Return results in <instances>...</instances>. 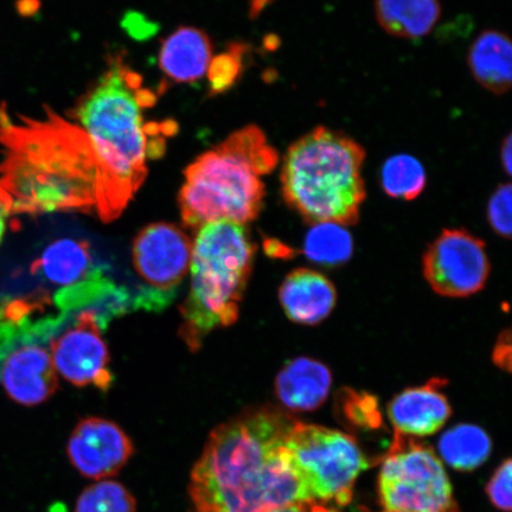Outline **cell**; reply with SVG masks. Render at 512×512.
<instances>
[{"mask_svg": "<svg viewBox=\"0 0 512 512\" xmlns=\"http://www.w3.org/2000/svg\"><path fill=\"white\" fill-rule=\"evenodd\" d=\"M279 299L292 322L315 325L334 310L337 293L323 274L299 268L287 275L280 287Z\"/></svg>", "mask_w": 512, "mask_h": 512, "instance_id": "15", "label": "cell"}, {"mask_svg": "<svg viewBox=\"0 0 512 512\" xmlns=\"http://www.w3.org/2000/svg\"><path fill=\"white\" fill-rule=\"evenodd\" d=\"M384 512H399V511H384Z\"/></svg>", "mask_w": 512, "mask_h": 512, "instance_id": "32", "label": "cell"}, {"mask_svg": "<svg viewBox=\"0 0 512 512\" xmlns=\"http://www.w3.org/2000/svg\"><path fill=\"white\" fill-rule=\"evenodd\" d=\"M67 453L80 475L100 480L123 470L133 457L134 446L114 422L88 418L81 420L70 435Z\"/></svg>", "mask_w": 512, "mask_h": 512, "instance_id": "12", "label": "cell"}, {"mask_svg": "<svg viewBox=\"0 0 512 512\" xmlns=\"http://www.w3.org/2000/svg\"><path fill=\"white\" fill-rule=\"evenodd\" d=\"M512 46L509 36L486 30L472 43L467 64L473 78L486 91L502 95L509 91L512 75Z\"/></svg>", "mask_w": 512, "mask_h": 512, "instance_id": "18", "label": "cell"}, {"mask_svg": "<svg viewBox=\"0 0 512 512\" xmlns=\"http://www.w3.org/2000/svg\"><path fill=\"white\" fill-rule=\"evenodd\" d=\"M366 151L341 132L319 126L294 142L281 169L286 203L307 222L349 226L366 200Z\"/></svg>", "mask_w": 512, "mask_h": 512, "instance_id": "5", "label": "cell"}, {"mask_svg": "<svg viewBox=\"0 0 512 512\" xmlns=\"http://www.w3.org/2000/svg\"><path fill=\"white\" fill-rule=\"evenodd\" d=\"M277 150L256 126L236 131L185 171L179 194L182 220L191 229L232 221L246 224L264 207L262 176L277 168Z\"/></svg>", "mask_w": 512, "mask_h": 512, "instance_id": "4", "label": "cell"}, {"mask_svg": "<svg viewBox=\"0 0 512 512\" xmlns=\"http://www.w3.org/2000/svg\"><path fill=\"white\" fill-rule=\"evenodd\" d=\"M254 251L246 224L219 221L197 229L191 287L181 309V337L192 351L201 348L209 332L238 320Z\"/></svg>", "mask_w": 512, "mask_h": 512, "instance_id": "6", "label": "cell"}, {"mask_svg": "<svg viewBox=\"0 0 512 512\" xmlns=\"http://www.w3.org/2000/svg\"><path fill=\"white\" fill-rule=\"evenodd\" d=\"M444 386L445 381L434 379L396 395L388 406L395 433L411 438L439 432L452 414L450 403L440 390Z\"/></svg>", "mask_w": 512, "mask_h": 512, "instance_id": "14", "label": "cell"}, {"mask_svg": "<svg viewBox=\"0 0 512 512\" xmlns=\"http://www.w3.org/2000/svg\"><path fill=\"white\" fill-rule=\"evenodd\" d=\"M502 163L504 166L505 172H507L508 175L511 174V163H512V142H511V136L505 138L503 146H502Z\"/></svg>", "mask_w": 512, "mask_h": 512, "instance_id": "31", "label": "cell"}, {"mask_svg": "<svg viewBox=\"0 0 512 512\" xmlns=\"http://www.w3.org/2000/svg\"><path fill=\"white\" fill-rule=\"evenodd\" d=\"M302 502L345 507L370 463L356 440L330 428L296 421L285 441Z\"/></svg>", "mask_w": 512, "mask_h": 512, "instance_id": "7", "label": "cell"}, {"mask_svg": "<svg viewBox=\"0 0 512 512\" xmlns=\"http://www.w3.org/2000/svg\"><path fill=\"white\" fill-rule=\"evenodd\" d=\"M50 354L57 373L74 386L111 388L110 354L95 310L79 313L74 325L50 342Z\"/></svg>", "mask_w": 512, "mask_h": 512, "instance_id": "10", "label": "cell"}, {"mask_svg": "<svg viewBox=\"0 0 512 512\" xmlns=\"http://www.w3.org/2000/svg\"><path fill=\"white\" fill-rule=\"evenodd\" d=\"M75 512H137V501L123 484L105 480L82 491Z\"/></svg>", "mask_w": 512, "mask_h": 512, "instance_id": "24", "label": "cell"}, {"mask_svg": "<svg viewBox=\"0 0 512 512\" xmlns=\"http://www.w3.org/2000/svg\"><path fill=\"white\" fill-rule=\"evenodd\" d=\"M494 360L499 367L510 369L511 347L509 334L503 335V341H499L495 349Z\"/></svg>", "mask_w": 512, "mask_h": 512, "instance_id": "29", "label": "cell"}, {"mask_svg": "<svg viewBox=\"0 0 512 512\" xmlns=\"http://www.w3.org/2000/svg\"><path fill=\"white\" fill-rule=\"evenodd\" d=\"M96 271L88 243L68 238L51 243L31 266L32 273L63 288L83 283Z\"/></svg>", "mask_w": 512, "mask_h": 512, "instance_id": "19", "label": "cell"}, {"mask_svg": "<svg viewBox=\"0 0 512 512\" xmlns=\"http://www.w3.org/2000/svg\"><path fill=\"white\" fill-rule=\"evenodd\" d=\"M245 48L236 46L227 53L213 57L208 69L209 82L213 93H223L234 86L242 72V57Z\"/></svg>", "mask_w": 512, "mask_h": 512, "instance_id": "25", "label": "cell"}, {"mask_svg": "<svg viewBox=\"0 0 512 512\" xmlns=\"http://www.w3.org/2000/svg\"><path fill=\"white\" fill-rule=\"evenodd\" d=\"M511 185L503 184L491 196L488 206V219L492 229L509 239L511 236Z\"/></svg>", "mask_w": 512, "mask_h": 512, "instance_id": "26", "label": "cell"}, {"mask_svg": "<svg viewBox=\"0 0 512 512\" xmlns=\"http://www.w3.org/2000/svg\"><path fill=\"white\" fill-rule=\"evenodd\" d=\"M44 343L16 345L0 361V383L12 400L37 406L56 392L57 371Z\"/></svg>", "mask_w": 512, "mask_h": 512, "instance_id": "13", "label": "cell"}, {"mask_svg": "<svg viewBox=\"0 0 512 512\" xmlns=\"http://www.w3.org/2000/svg\"><path fill=\"white\" fill-rule=\"evenodd\" d=\"M424 274L440 296L465 298L482 291L490 274L485 243L466 230L445 229L425 253Z\"/></svg>", "mask_w": 512, "mask_h": 512, "instance_id": "9", "label": "cell"}, {"mask_svg": "<svg viewBox=\"0 0 512 512\" xmlns=\"http://www.w3.org/2000/svg\"><path fill=\"white\" fill-rule=\"evenodd\" d=\"M12 215V202L11 198L2 187H0V242L3 240V236L6 229V222Z\"/></svg>", "mask_w": 512, "mask_h": 512, "instance_id": "30", "label": "cell"}, {"mask_svg": "<svg viewBox=\"0 0 512 512\" xmlns=\"http://www.w3.org/2000/svg\"><path fill=\"white\" fill-rule=\"evenodd\" d=\"M213 60V46L206 32L182 27L166 37L159 51V67L177 83H192L204 78Z\"/></svg>", "mask_w": 512, "mask_h": 512, "instance_id": "16", "label": "cell"}, {"mask_svg": "<svg viewBox=\"0 0 512 512\" xmlns=\"http://www.w3.org/2000/svg\"><path fill=\"white\" fill-rule=\"evenodd\" d=\"M132 256L139 277L165 297L190 270L192 242L175 224L153 223L137 235Z\"/></svg>", "mask_w": 512, "mask_h": 512, "instance_id": "11", "label": "cell"}, {"mask_svg": "<svg viewBox=\"0 0 512 512\" xmlns=\"http://www.w3.org/2000/svg\"><path fill=\"white\" fill-rule=\"evenodd\" d=\"M331 382L330 370L323 363L297 358L287 363L278 374L275 394L291 411H315L328 399Z\"/></svg>", "mask_w": 512, "mask_h": 512, "instance_id": "17", "label": "cell"}, {"mask_svg": "<svg viewBox=\"0 0 512 512\" xmlns=\"http://www.w3.org/2000/svg\"><path fill=\"white\" fill-rule=\"evenodd\" d=\"M352 238L337 223H317L306 235L304 252L307 258L323 265H339L350 259Z\"/></svg>", "mask_w": 512, "mask_h": 512, "instance_id": "23", "label": "cell"}, {"mask_svg": "<svg viewBox=\"0 0 512 512\" xmlns=\"http://www.w3.org/2000/svg\"><path fill=\"white\" fill-rule=\"evenodd\" d=\"M379 494L386 511L459 512L438 454L430 446L396 433L382 460Z\"/></svg>", "mask_w": 512, "mask_h": 512, "instance_id": "8", "label": "cell"}, {"mask_svg": "<svg viewBox=\"0 0 512 512\" xmlns=\"http://www.w3.org/2000/svg\"><path fill=\"white\" fill-rule=\"evenodd\" d=\"M271 512H341L335 507H331V505L320 504V503H312V502H303V503H294L287 505V507L279 508L277 510H273Z\"/></svg>", "mask_w": 512, "mask_h": 512, "instance_id": "28", "label": "cell"}, {"mask_svg": "<svg viewBox=\"0 0 512 512\" xmlns=\"http://www.w3.org/2000/svg\"><path fill=\"white\" fill-rule=\"evenodd\" d=\"M294 424L281 409L261 407L216 427L191 471V512H271L303 503L285 452Z\"/></svg>", "mask_w": 512, "mask_h": 512, "instance_id": "1", "label": "cell"}, {"mask_svg": "<svg viewBox=\"0 0 512 512\" xmlns=\"http://www.w3.org/2000/svg\"><path fill=\"white\" fill-rule=\"evenodd\" d=\"M381 183L388 196L413 201L426 188V172L418 159L402 153L383 164Z\"/></svg>", "mask_w": 512, "mask_h": 512, "instance_id": "22", "label": "cell"}, {"mask_svg": "<svg viewBox=\"0 0 512 512\" xmlns=\"http://www.w3.org/2000/svg\"><path fill=\"white\" fill-rule=\"evenodd\" d=\"M98 175L92 146L74 120L50 108L40 117H14L0 105V187L12 215L95 213Z\"/></svg>", "mask_w": 512, "mask_h": 512, "instance_id": "2", "label": "cell"}, {"mask_svg": "<svg viewBox=\"0 0 512 512\" xmlns=\"http://www.w3.org/2000/svg\"><path fill=\"white\" fill-rule=\"evenodd\" d=\"M511 478H512V464L511 460L505 462L498 467L494 476L489 480L486 485V494H488L490 501L498 510L504 512L511 511Z\"/></svg>", "mask_w": 512, "mask_h": 512, "instance_id": "27", "label": "cell"}, {"mask_svg": "<svg viewBox=\"0 0 512 512\" xmlns=\"http://www.w3.org/2000/svg\"><path fill=\"white\" fill-rule=\"evenodd\" d=\"M155 94L124 57L112 56L105 73L76 105L73 118L86 134L98 164L95 214L111 222L123 213L147 175V160L160 156L144 110Z\"/></svg>", "mask_w": 512, "mask_h": 512, "instance_id": "3", "label": "cell"}, {"mask_svg": "<svg viewBox=\"0 0 512 512\" xmlns=\"http://www.w3.org/2000/svg\"><path fill=\"white\" fill-rule=\"evenodd\" d=\"M492 451L491 439L483 428L475 425H457L441 435L438 457L443 464L462 472L482 466Z\"/></svg>", "mask_w": 512, "mask_h": 512, "instance_id": "21", "label": "cell"}, {"mask_svg": "<svg viewBox=\"0 0 512 512\" xmlns=\"http://www.w3.org/2000/svg\"><path fill=\"white\" fill-rule=\"evenodd\" d=\"M375 14L389 35L416 41L437 27L441 3L440 0H376Z\"/></svg>", "mask_w": 512, "mask_h": 512, "instance_id": "20", "label": "cell"}]
</instances>
